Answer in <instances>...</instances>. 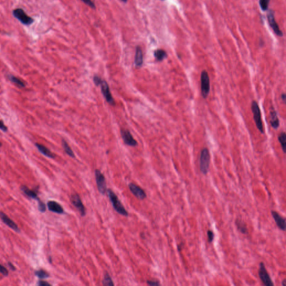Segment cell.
<instances>
[{
    "label": "cell",
    "mask_w": 286,
    "mask_h": 286,
    "mask_svg": "<svg viewBox=\"0 0 286 286\" xmlns=\"http://www.w3.org/2000/svg\"><path fill=\"white\" fill-rule=\"evenodd\" d=\"M286 96L285 94H283L281 95V98H282V100L284 102H286Z\"/></svg>",
    "instance_id": "8d00e7d4"
},
{
    "label": "cell",
    "mask_w": 286,
    "mask_h": 286,
    "mask_svg": "<svg viewBox=\"0 0 286 286\" xmlns=\"http://www.w3.org/2000/svg\"><path fill=\"white\" fill-rule=\"evenodd\" d=\"M1 145H2V144L0 142V147H1Z\"/></svg>",
    "instance_id": "ab89813d"
},
{
    "label": "cell",
    "mask_w": 286,
    "mask_h": 286,
    "mask_svg": "<svg viewBox=\"0 0 286 286\" xmlns=\"http://www.w3.org/2000/svg\"><path fill=\"white\" fill-rule=\"evenodd\" d=\"M100 86H101L102 93L104 95V97L105 98L106 100L110 104L112 105H115V100H114V98L112 97V96L110 92L109 86H108V84L107 83V82L105 80H102L101 83L100 84Z\"/></svg>",
    "instance_id": "9c48e42d"
},
{
    "label": "cell",
    "mask_w": 286,
    "mask_h": 286,
    "mask_svg": "<svg viewBox=\"0 0 286 286\" xmlns=\"http://www.w3.org/2000/svg\"><path fill=\"white\" fill-rule=\"evenodd\" d=\"M121 1H122L123 2H127V1H128V0H121Z\"/></svg>",
    "instance_id": "f35d334b"
},
{
    "label": "cell",
    "mask_w": 286,
    "mask_h": 286,
    "mask_svg": "<svg viewBox=\"0 0 286 286\" xmlns=\"http://www.w3.org/2000/svg\"><path fill=\"white\" fill-rule=\"evenodd\" d=\"M147 283H148V284H149L150 286H154L160 285V283H159V282L154 281H148Z\"/></svg>",
    "instance_id": "e575fe53"
},
{
    "label": "cell",
    "mask_w": 286,
    "mask_h": 286,
    "mask_svg": "<svg viewBox=\"0 0 286 286\" xmlns=\"http://www.w3.org/2000/svg\"><path fill=\"white\" fill-rule=\"evenodd\" d=\"M0 219L6 225H7V226L9 227L13 230L16 231V233L20 232V230L17 224L15 223L14 221L11 220L6 213L2 211H0Z\"/></svg>",
    "instance_id": "8fae6325"
},
{
    "label": "cell",
    "mask_w": 286,
    "mask_h": 286,
    "mask_svg": "<svg viewBox=\"0 0 286 286\" xmlns=\"http://www.w3.org/2000/svg\"><path fill=\"white\" fill-rule=\"evenodd\" d=\"M35 146L38 148L39 151L46 157L49 158H52V159L56 157L55 155L52 153V152L49 150V149H48L46 147L44 146L43 145L38 144V143H36Z\"/></svg>",
    "instance_id": "e0dca14e"
},
{
    "label": "cell",
    "mask_w": 286,
    "mask_h": 286,
    "mask_svg": "<svg viewBox=\"0 0 286 286\" xmlns=\"http://www.w3.org/2000/svg\"><path fill=\"white\" fill-rule=\"evenodd\" d=\"M8 265H9V268H10L11 270H12V271H16L15 267L10 262H8Z\"/></svg>",
    "instance_id": "d590c367"
},
{
    "label": "cell",
    "mask_w": 286,
    "mask_h": 286,
    "mask_svg": "<svg viewBox=\"0 0 286 286\" xmlns=\"http://www.w3.org/2000/svg\"><path fill=\"white\" fill-rule=\"evenodd\" d=\"M20 189H21V191L23 192L25 195L29 198L37 200L38 201L39 200H40L38 196V192L35 189H29V187L24 185L21 186Z\"/></svg>",
    "instance_id": "2e32d148"
},
{
    "label": "cell",
    "mask_w": 286,
    "mask_h": 286,
    "mask_svg": "<svg viewBox=\"0 0 286 286\" xmlns=\"http://www.w3.org/2000/svg\"><path fill=\"white\" fill-rule=\"evenodd\" d=\"M70 202L73 204V205L80 213L81 216H85L86 213V209L80 199V196L78 194H73L70 196Z\"/></svg>",
    "instance_id": "ba28073f"
},
{
    "label": "cell",
    "mask_w": 286,
    "mask_h": 286,
    "mask_svg": "<svg viewBox=\"0 0 286 286\" xmlns=\"http://www.w3.org/2000/svg\"><path fill=\"white\" fill-rule=\"evenodd\" d=\"M267 18H268L269 24L270 25L271 27L272 28L274 32L276 33L277 35H278L279 36H282V32L280 30L278 25L276 22L275 19H274V15L273 11L272 10H270L269 11L268 13L267 14Z\"/></svg>",
    "instance_id": "30bf717a"
},
{
    "label": "cell",
    "mask_w": 286,
    "mask_h": 286,
    "mask_svg": "<svg viewBox=\"0 0 286 286\" xmlns=\"http://www.w3.org/2000/svg\"><path fill=\"white\" fill-rule=\"evenodd\" d=\"M154 56L158 61H162L167 58V54L165 51L162 49H158L154 52Z\"/></svg>",
    "instance_id": "44dd1931"
},
{
    "label": "cell",
    "mask_w": 286,
    "mask_h": 286,
    "mask_svg": "<svg viewBox=\"0 0 286 286\" xmlns=\"http://www.w3.org/2000/svg\"><path fill=\"white\" fill-rule=\"evenodd\" d=\"M95 177L97 183L98 189L100 193L104 195L107 191V187L105 181V178L101 172L98 169L95 170Z\"/></svg>",
    "instance_id": "52a82bcc"
},
{
    "label": "cell",
    "mask_w": 286,
    "mask_h": 286,
    "mask_svg": "<svg viewBox=\"0 0 286 286\" xmlns=\"http://www.w3.org/2000/svg\"><path fill=\"white\" fill-rule=\"evenodd\" d=\"M102 283L104 286H114V283L112 282L111 278L108 273L105 274L102 281Z\"/></svg>",
    "instance_id": "484cf974"
},
{
    "label": "cell",
    "mask_w": 286,
    "mask_h": 286,
    "mask_svg": "<svg viewBox=\"0 0 286 286\" xmlns=\"http://www.w3.org/2000/svg\"><path fill=\"white\" fill-rule=\"evenodd\" d=\"M272 216L274 221L276 222V225L278 226L279 229L285 231L286 230V220L284 218L281 216L279 214V213L276 212L275 211H271Z\"/></svg>",
    "instance_id": "5bb4252c"
},
{
    "label": "cell",
    "mask_w": 286,
    "mask_h": 286,
    "mask_svg": "<svg viewBox=\"0 0 286 286\" xmlns=\"http://www.w3.org/2000/svg\"><path fill=\"white\" fill-rule=\"evenodd\" d=\"M8 78H9V80H10L11 82H12L16 84V85H18L19 87H25L24 82L22 80H21L20 79L18 78V77H15L13 75L10 74L8 76Z\"/></svg>",
    "instance_id": "7402d4cb"
},
{
    "label": "cell",
    "mask_w": 286,
    "mask_h": 286,
    "mask_svg": "<svg viewBox=\"0 0 286 286\" xmlns=\"http://www.w3.org/2000/svg\"><path fill=\"white\" fill-rule=\"evenodd\" d=\"M278 140L281 144V145L282 148V150L284 153H285V148L286 146V133L282 132L279 134L278 136Z\"/></svg>",
    "instance_id": "d4e9b609"
},
{
    "label": "cell",
    "mask_w": 286,
    "mask_h": 286,
    "mask_svg": "<svg viewBox=\"0 0 286 286\" xmlns=\"http://www.w3.org/2000/svg\"><path fill=\"white\" fill-rule=\"evenodd\" d=\"M0 273L2 274L5 277H7L9 275L8 270L1 264H0Z\"/></svg>",
    "instance_id": "f1b7e54d"
},
{
    "label": "cell",
    "mask_w": 286,
    "mask_h": 286,
    "mask_svg": "<svg viewBox=\"0 0 286 286\" xmlns=\"http://www.w3.org/2000/svg\"><path fill=\"white\" fill-rule=\"evenodd\" d=\"M107 191L109 199L112 204L114 209H115L116 211L121 215L128 216V213L126 211L125 207L122 205L120 201L117 196L116 195L115 193L113 192L111 189H107Z\"/></svg>",
    "instance_id": "6da1fadb"
},
{
    "label": "cell",
    "mask_w": 286,
    "mask_h": 286,
    "mask_svg": "<svg viewBox=\"0 0 286 286\" xmlns=\"http://www.w3.org/2000/svg\"><path fill=\"white\" fill-rule=\"evenodd\" d=\"M0 129L4 131V133L7 132L8 130L7 126L4 124V122L1 120H0Z\"/></svg>",
    "instance_id": "d6a6232c"
},
{
    "label": "cell",
    "mask_w": 286,
    "mask_h": 286,
    "mask_svg": "<svg viewBox=\"0 0 286 286\" xmlns=\"http://www.w3.org/2000/svg\"><path fill=\"white\" fill-rule=\"evenodd\" d=\"M13 15L19 21H20L22 24L25 25H30L34 22V19L29 16L24 11L21 9H16L13 11Z\"/></svg>",
    "instance_id": "5b68a950"
},
{
    "label": "cell",
    "mask_w": 286,
    "mask_h": 286,
    "mask_svg": "<svg viewBox=\"0 0 286 286\" xmlns=\"http://www.w3.org/2000/svg\"><path fill=\"white\" fill-rule=\"evenodd\" d=\"M143 63V55L140 46H137L135 56V65L136 67H140Z\"/></svg>",
    "instance_id": "d6986e66"
},
{
    "label": "cell",
    "mask_w": 286,
    "mask_h": 286,
    "mask_svg": "<svg viewBox=\"0 0 286 286\" xmlns=\"http://www.w3.org/2000/svg\"><path fill=\"white\" fill-rule=\"evenodd\" d=\"M62 147H63V149H64V150L65 151V152H66L70 157H72V158H74V157H75L73 152L72 151V149L70 148V147L69 146L68 144L66 143L65 140H62Z\"/></svg>",
    "instance_id": "603a6c76"
},
{
    "label": "cell",
    "mask_w": 286,
    "mask_h": 286,
    "mask_svg": "<svg viewBox=\"0 0 286 286\" xmlns=\"http://www.w3.org/2000/svg\"><path fill=\"white\" fill-rule=\"evenodd\" d=\"M210 155L207 148L201 150L199 156V169L201 172L204 175H207L209 170Z\"/></svg>",
    "instance_id": "7a4b0ae2"
},
{
    "label": "cell",
    "mask_w": 286,
    "mask_h": 286,
    "mask_svg": "<svg viewBox=\"0 0 286 286\" xmlns=\"http://www.w3.org/2000/svg\"><path fill=\"white\" fill-rule=\"evenodd\" d=\"M129 188L131 192L136 198L141 200H143L146 198L147 195L145 192H144L143 189L140 188L139 186L134 183H130L129 185Z\"/></svg>",
    "instance_id": "4fadbf2b"
},
{
    "label": "cell",
    "mask_w": 286,
    "mask_h": 286,
    "mask_svg": "<svg viewBox=\"0 0 286 286\" xmlns=\"http://www.w3.org/2000/svg\"><path fill=\"white\" fill-rule=\"evenodd\" d=\"M286 279H284V280L282 282V286H286Z\"/></svg>",
    "instance_id": "74e56055"
},
{
    "label": "cell",
    "mask_w": 286,
    "mask_h": 286,
    "mask_svg": "<svg viewBox=\"0 0 286 286\" xmlns=\"http://www.w3.org/2000/svg\"><path fill=\"white\" fill-rule=\"evenodd\" d=\"M258 274L259 278L262 281V283L266 286H273L274 283L269 276L268 273L265 268V265L263 263L261 262L259 265L258 270Z\"/></svg>",
    "instance_id": "8992f818"
},
{
    "label": "cell",
    "mask_w": 286,
    "mask_h": 286,
    "mask_svg": "<svg viewBox=\"0 0 286 286\" xmlns=\"http://www.w3.org/2000/svg\"><path fill=\"white\" fill-rule=\"evenodd\" d=\"M0 174H1V173H0Z\"/></svg>",
    "instance_id": "60d3db41"
},
{
    "label": "cell",
    "mask_w": 286,
    "mask_h": 286,
    "mask_svg": "<svg viewBox=\"0 0 286 286\" xmlns=\"http://www.w3.org/2000/svg\"><path fill=\"white\" fill-rule=\"evenodd\" d=\"M236 225L237 226V229L242 234H246L248 233V228L247 227V225L245 223L242 221L241 220L237 219L235 221Z\"/></svg>",
    "instance_id": "ffe728a7"
},
{
    "label": "cell",
    "mask_w": 286,
    "mask_h": 286,
    "mask_svg": "<svg viewBox=\"0 0 286 286\" xmlns=\"http://www.w3.org/2000/svg\"><path fill=\"white\" fill-rule=\"evenodd\" d=\"M81 1L92 9H94L96 8V6L94 5V2L93 1H92L91 0H81Z\"/></svg>",
    "instance_id": "f546056e"
},
{
    "label": "cell",
    "mask_w": 286,
    "mask_h": 286,
    "mask_svg": "<svg viewBox=\"0 0 286 286\" xmlns=\"http://www.w3.org/2000/svg\"><path fill=\"white\" fill-rule=\"evenodd\" d=\"M251 110L253 114V118L256 126L260 133H264V128L262 122V116L259 107L258 103L256 101H253L251 104Z\"/></svg>",
    "instance_id": "3957f363"
},
{
    "label": "cell",
    "mask_w": 286,
    "mask_h": 286,
    "mask_svg": "<svg viewBox=\"0 0 286 286\" xmlns=\"http://www.w3.org/2000/svg\"><path fill=\"white\" fill-rule=\"evenodd\" d=\"M121 135L124 142L125 143L126 145L131 147H135L137 145L136 140L134 139V138H133L132 135L128 130H121Z\"/></svg>",
    "instance_id": "7c38bea8"
},
{
    "label": "cell",
    "mask_w": 286,
    "mask_h": 286,
    "mask_svg": "<svg viewBox=\"0 0 286 286\" xmlns=\"http://www.w3.org/2000/svg\"><path fill=\"white\" fill-rule=\"evenodd\" d=\"M46 205L40 199L38 201V209L39 211L42 213H44L46 211Z\"/></svg>",
    "instance_id": "83f0119b"
},
{
    "label": "cell",
    "mask_w": 286,
    "mask_h": 286,
    "mask_svg": "<svg viewBox=\"0 0 286 286\" xmlns=\"http://www.w3.org/2000/svg\"><path fill=\"white\" fill-rule=\"evenodd\" d=\"M270 114H271L270 122H271V126L274 129H278L279 126V121L278 117V115H277V113L274 110V108H273L271 109Z\"/></svg>",
    "instance_id": "ac0fdd59"
},
{
    "label": "cell",
    "mask_w": 286,
    "mask_h": 286,
    "mask_svg": "<svg viewBox=\"0 0 286 286\" xmlns=\"http://www.w3.org/2000/svg\"><path fill=\"white\" fill-rule=\"evenodd\" d=\"M47 207L50 211L53 213L62 214L64 213V209L62 206L54 201H49L47 203Z\"/></svg>",
    "instance_id": "9a60e30c"
},
{
    "label": "cell",
    "mask_w": 286,
    "mask_h": 286,
    "mask_svg": "<svg viewBox=\"0 0 286 286\" xmlns=\"http://www.w3.org/2000/svg\"><path fill=\"white\" fill-rule=\"evenodd\" d=\"M35 275L40 279H46L50 277L49 273H48L46 271L42 269L36 271L35 272Z\"/></svg>",
    "instance_id": "cb8c5ba5"
},
{
    "label": "cell",
    "mask_w": 286,
    "mask_h": 286,
    "mask_svg": "<svg viewBox=\"0 0 286 286\" xmlns=\"http://www.w3.org/2000/svg\"><path fill=\"white\" fill-rule=\"evenodd\" d=\"M37 285L40 286H50L51 284L49 283L44 281H39L37 283Z\"/></svg>",
    "instance_id": "836d02e7"
},
{
    "label": "cell",
    "mask_w": 286,
    "mask_h": 286,
    "mask_svg": "<svg viewBox=\"0 0 286 286\" xmlns=\"http://www.w3.org/2000/svg\"><path fill=\"white\" fill-rule=\"evenodd\" d=\"M207 237H208V241L209 243H211L214 239V234L212 230L207 231Z\"/></svg>",
    "instance_id": "4dcf8cb0"
},
{
    "label": "cell",
    "mask_w": 286,
    "mask_h": 286,
    "mask_svg": "<svg viewBox=\"0 0 286 286\" xmlns=\"http://www.w3.org/2000/svg\"><path fill=\"white\" fill-rule=\"evenodd\" d=\"M102 80L101 78L100 77L97 76H94V83L96 86L100 85Z\"/></svg>",
    "instance_id": "1f68e13d"
},
{
    "label": "cell",
    "mask_w": 286,
    "mask_h": 286,
    "mask_svg": "<svg viewBox=\"0 0 286 286\" xmlns=\"http://www.w3.org/2000/svg\"><path fill=\"white\" fill-rule=\"evenodd\" d=\"M270 0H259V5L262 10L266 11L268 9Z\"/></svg>",
    "instance_id": "4316f807"
},
{
    "label": "cell",
    "mask_w": 286,
    "mask_h": 286,
    "mask_svg": "<svg viewBox=\"0 0 286 286\" xmlns=\"http://www.w3.org/2000/svg\"><path fill=\"white\" fill-rule=\"evenodd\" d=\"M210 90L209 78L208 73L203 70L201 74V91L203 97L206 98L209 96Z\"/></svg>",
    "instance_id": "277c9868"
}]
</instances>
